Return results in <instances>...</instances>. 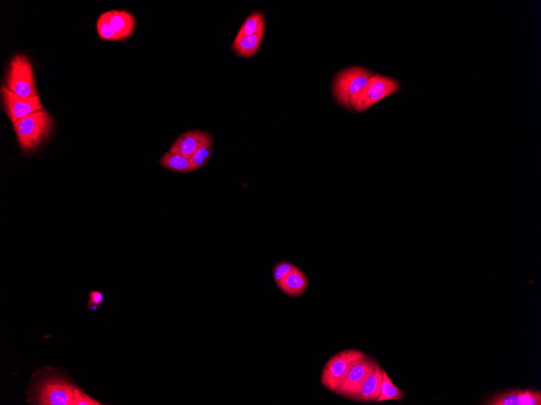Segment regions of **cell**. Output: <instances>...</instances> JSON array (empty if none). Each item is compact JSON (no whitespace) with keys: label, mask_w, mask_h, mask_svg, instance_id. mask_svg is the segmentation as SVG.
<instances>
[{"label":"cell","mask_w":541,"mask_h":405,"mask_svg":"<svg viewBox=\"0 0 541 405\" xmlns=\"http://www.w3.org/2000/svg\"><path fill=\"white\" fill-rule=\"evenodd\" d=\"M265 32V23L261 26L259 31L255 35L246 36L239 39H235L232 43V49L235 53L244 58H250L258 51L262 42Z\"/></svg>","instance_id":"cell-14"},{"label":"cell","mask_w":541,"mask_h":405,"mask_svg":"<svg viewBox=\"0 0 541 405\" xmlns=\"http://www.w3.org/2000/svg\"><path fill=\"white\" fill-rule=\"evenodd\" d=\"M265 23V17L262 12H255L251 13L250 15L246 18L244 25L241 26L238 35L235 39H239V38L255 35L263 23Z\"/></svg>","instance_id":"cell-17"},{"label":"cell","mask_w":541,"mask_h":405,"mask_svg":"<svg viewBox=\"0 0 541 405\" xmlns=\"http://www.w3.org/2000/svg\"><path fill=\"white\" fill-rule=\"evenodd\" d=\"M308 285H309V281L306 274L297 267L279 283L278 288L288 296L296 298L301 296L305 292Z\"/></svg>","instance_id":"cell-12"},{"label":"cell","mask_w":541,"mask_h":405,"mask_svg":"<svg viewBox=\"0 0 541 405\" xmlns=\"http://www.w3.org/2000/svg\"><path fill=\"white\" fill-rule=\"evenodd\" d=\"M98 35L103 40L116 41V33L111 25L110 14L104 12L99 17L97 22Z\"/></svg>","instance_id":"cell-18"},{"label":"cell","mask_w":541,"mask_h":405,"mask_svg":"<svg viewBox=\"0 0 541 405\" xmlns=\"http://www.w3.org/2000/svg\"><path fill=\"white\" fill-rule=\"evenodd\" d=\"M295 268H297V266L292 263H289L288 261L279 262V263L275 265L273 270V279L275 283L278 285L279 283L286 277L287 274L291 273V271Z\"/></svg>","instance_id":"cell-20"},{"label":"cell","mask_w":541,"mask_h":405,"mask_svg":"<svg viewBox=\"0 0 541 405\" xmlns=\"http://www.w3.org/2000/svg\"><path fill=\"white\" fill-rule=\"evenodd\" d=\"M53 126V119L45 109L31 113L13 124L19 144L25 151L39 146L50 135Z\"/></svg>","instance_id":"cell-2"},{"label":"cell","mask_w":541,"mask_h":405,"mask_svg":"<svg viewBox=\"0 0 541 405\" xmlns=\"http://www.w3.org/2000/svg\"><path fill=\"white\" fill-rule=\"evenodd\" d=\"M6 86L13 93L23 98H31L39 95L32 65L26 55H18L11 60Z\"/></svg>","instance_id":"cell-4"},{"label":"cell","mask_w":541,"mask_h":405,"mask_svg":"<svg viewBox=\"0 0 541 405\" xmlns=\"http://www.w3.org/2000/svg\"><path fill=\"white\" fill-rule=\"evenodd\" d=\"M365 357L367 355L358 350H346L332 356L327 361L322 370V385L331 393H334L353 366L364 359Z\"/></svg>","instance_id":"cell-6"},{"label":"cell","mask_w":541,"mask_h":405,"mask_svg":"<svg viewBox=\"0 0 541 405\" xmlns=\"http://www.w3.org/2000/svg\"><path fill=\"white\" fill-rule=\"evenodd\" d=\"M212 141L210 133L201 131H192L184 133L174 142L172 149L187 158L191 159L196 152L203 145Z\"/></svg>","instance_id":"cell-9"},{"label":"cell","mask_w":541,"mask_h":405,"mask_svg":"<svg viewBox=\"0 0 541 405\" xmlns=\"http://www.w3.org/2000/svg\"><path fill=\"white\" fill-rule=\"evenodd\" d=\"M1 93L4 109L13 124L44 109L39 95L31 98H23L10 91L6 85L2 86Z\"/></svg>","instance_id":"cell-8"},{"label":"cell","mask_w":541,"mask_h":405,"mask_svg":"<svg viewBox=\"0 0 541 405\" xmlns=\"http://www.w3.org/2000/svg\"><path fill=\"white\" fill-rule=\"evenodd\" d=\"M377 364V361L372 357H365L349 371L334 393L340 397L355 399L362 389L365 381L376 370Z\"/></svg>","instance_id":"cell-7"},{"label":"cell","mask_w":541,"mask_h":405,"mask_svg":"<svg viewBox=\"0 0 541 405\" xmlns=\"http://www.w3.org/2000/svg\"><path fill=\"white\" fill-rule=\"evenodd\" d=\"M111 25L116 33V41H122L129 37L136 26L134 16L127 11L112 10L109 12Z\"/></svg>","instance_id":"cell-13"},{"label":"cell","mask_w":541,"mask_h":405,"mask_svg":"<svg viewBox=\"0 0 541 405\" xmlns=\"http://www.w3.org/2000/svg\"><path fill=\"white\" fill-rule=\"evenodd\" d=\"M400 88L396 79L374 74L362 91L351 97V108L356 112L363 113L384 98L397 93Z\"/></svg>","instance_id":"cell-3"},{"label":"cell","mask_w":541,"mask_h":405,"mask_svg":"<svg viewBox=\"0 0 541 405\" xmlns=\"http://www.w3.org/2000/svg\"><path fill=\"white\" fill-rule=\"evenodd\" d=\"M28 403L37 405H73L75 385L53 370H39L33 377Z\"/></svg>","instance_id":"cell-1"},{"label":"cell","mask_w":541,"mask_h":405,"mask_svg":"<svg viewBox=\"0 0 541 405\" xmlns=\"http://www.w3.org/2000/svg\"><path fill=\"white\" fill-rule=\"evenodd\" d=\"M374 75L372 71L363 66H353L340 71L333 82V92L337 102L341 106L352 109L350 106L351 97L362 91Z\"/></svg>","instance_id":"cell-5"},{"label":"cell","mask_w":541,"mask_h":405,"mask_svg":"<svg viewBox=\"0 0 541 405\" xmlns=\"http://www.w3.org/2000/svg\"><path fill=\"white\" fill-rule=\"evenodd\" d=\"M403 397V393L402 390L400 388H398L396 386L392 383V381L389 378L385 370L383 369L381 393L376 400V403L387 402V400L401 402Z\"/></svg>","instance_id":"cell-16"},{"label":"cell","mask_w":541,"mask_h":405,"mask_svg":"<svg viewBox=\"0 0 541 405\" xmlns=\"http://www.w3.org/2000/svg\"><path fill=\"white\" fill-rule=\"evenodd\" d=\"M101 402H98V400L94 399L90 395H89L86 393L84 392V390L80 389L77 387V386H75L74 389V397H73V405H102Z\"/></svg>","instance_id":"cell-21"},{"label":"cell","mask_w":541,"mask_h":405,"mask_svg":"<svg viewBox=\"0 0 541 405\" xmlns=\"http://www.w3.org/2000/svg\"><path fill=\"white\" fill-rule=\"evenodd\" d=\"M213 141L208 142L199 149L192 157L191 160L194 171L201 169L210 160L212 152Z\"/></svg>","instance_id":"cell-19"},{"label":"cell","mask_w":541,"mask_h":405,"mask_svg":"<svg viewBox=\"0 0 541 405\" xmlns=\"http://www.w3.org/2000/svg\"><path fill=\"white\" fill-rule=\"evenodd\" d=\"M382 366L378 364L376 370L369 376L354 400L363 402H376L381 393L383 384Z\"/></svg>","instance_id":"cell-11"},{"label":"cell","mask_w":541,"mask_h":405,"mask_svg":"<svg viewBox=\"0 0 541 405\" xmlns=\"http://www.w3.org/2000/svg\"><path fill=\"white\" fill-rule=\"evenodd\" d=\"M161 164L165 169L176 173H188L194 171L191 159L170 150L161 157Z\"/></svg>","instance_id":"cell-15"},{"label":"cell","mask_w":541,"mask_h":405,"mask_svg":"<svg viewBox=\"0 0 541 405\" xmlns=\"http://www.w3.org/2000/svg\"><path fill=\"white\" fill-rule=\"evenodd\" d=\"M486 404L490 405H540L541 393L533 390H506L493 395Z\"/></svg>","instance_id":"cell-10"},{"label":"cell","mask_w":541,"mask_h":405,"mask_svg":"<svg viewBox=\"0 0 541 405\" xmlns=\"http://www.w3.org/2000/svg\"><path fill=\"white\" fill-rule=\"evenodd\" d=\"M104 301V294L99 290H92L89 294L88 308L91 312H96Z\"/></svg>","instance_id":"cell-22"}]
</instances>
